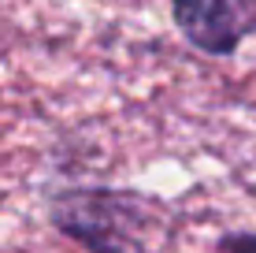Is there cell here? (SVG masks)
Returning <instances> with one entry per match:
<instances>
[{
    "label": "cell",
    "mask_w": 256,
    "mask_h": 253,
    "mask_svg": "<svg viewBox=\"0 0 256 253\" xmlns=\"http://www.w3.org/2000/svg\"><path fill=\"white\" fill-rule=\"evenodd\" d=\"M219 253H256V231H226L219 238Z\"/></svg>",
    "instance_id": "3"
},
{
    "label": "cell",
    "mask_w": 256,
    "mask_h": 253,
    "mask_svg": "<svg viewBox=\"0 0 256 253\" xmlns=\"http://www.w3.org/2000/svg\"><path fill=\"white\" fill-rule=\"evenodd\" d=\"M171 19L197 52L226 60L256 30V0H171Z\"/></svg>",
    "instance_id": "2"
},
{
    "label": "cell",
    "mask_w": 256,
    "mask_h": 253,
    "mask_svg": "<svg viewBox=\"0 0 256 253\" xmlns=\"http://www.w3.org/2000/svg\"><path fill=\"white\" fill-rule=\"evenodd\" d=\"M160 201L130 186H56L48 223L90 253H148Z\"/></svg>",
    "instance_id": "1"
}]
</instances>
